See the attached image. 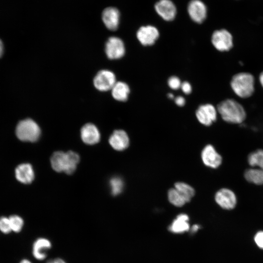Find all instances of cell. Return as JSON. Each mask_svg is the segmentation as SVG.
<instances>
[{
  "label": "cell",
  "instance_id": "30bf717a",
  "mask_svg": "<svg viewBox=\"0 0 263 263\" xmlns=\"http://www.w3.org/2000/svg\"><path fill=\"white\" fill-rule=\"evenodd\" d=\"M159 36L158 30L153 26L141 27L136 33V37L144 46H150L154 44Z\"/></svg>",
  "mask_w": 263,
  "mask_h": 263
},
{
  "label": "cell",
  "instance_id": "4dcf8cb0",
  "mask_svg": "<svg viewBox=\"0 0 263 263\" xmlns=\"http://www.w3.org/2000/svg\"><path fill=\"white\" fill-rule=\"evenodd\" d=\"M175 102L177 105L180 107L183 106L186 103L185 99L181 96H178L174 99Z\"/></svg>",
  "mask_w": 263,
  "mask_h": 263
},
{
  "label": "cell",
  "instance_id": "f1b7e54d",
  "mask_svg": "<svg viewBox=\"0 0 263 263\" xmlns=\"http://www.w3.org/2000/svg\"><path fill=\"white\" fill-rule=\"evenodd\" d=\"M254 240L257 245L263 249V231H259L255 235Z\"/></svg>",
  "mask_w": 263,
  "mask_h": 263
},
{
  "label": "cell",
  "instance_id": "4316f807",
  "mask_svg": "<svg viewBox=\"0 0 263 263\" xmlns=\"http://www.w3.org/2000/svg\"><path fill=\"white\" fill-rule=\"evenodd\" d=\"M0 232L5 235L12 232L9 217L6 216L0 217Z\"/></svg>",
  "mask_w": 263,
  "mask_h": 263
},
{
  "label": "cell",
  "instance_id": "f546056e",
  "mask_svg": "<svg viewBox=\"0 0 263 263\" xmlns=\"http://www.w3.org/2000/svg\"><path fill=\"white\" fill-rule=\"evenodd\" d=\"M180 88L185 94H189L192 91V87L190 84L187 81H184L182 83Z\"/></svg>",
  "mask_w": 263,
  "mask_h": 263
},
{
  "label": "cell",
  "instance_id": "ba28073f",
  "mask_svg": "<svg viewBox=\"0 0 263 263\" xmlns=\"http://www.w3.org/2000/svg\"><path fill=\"white\" fill-rule=\"evenodd\" d=\"M195 114L200 123L209 126L216 120L217 110L211 104H203L197 109Z\"/></svg>",
  "mask_w": 263,
  "mask_h": 263
},
{
  "label": "cell",
  "instance_id": "cb8c5ba5",
  "mask_svg": "<svg viewBox=\"0 0 263 263\" xmlns=\"http://www.w3.org/2000/svg\"><path fill=\"white\" fill-rule=\"evenodd\" d=\"M169 201L176 207H182L186 203L180 194L175 188H170L168 193Z\"/></svg>",
  "mask_w": 263,
  "mask_h": 263
},
{
  "label": "cell",
  "instance_id": "ac0fdd59",
  "mask_svg": "<svg viewBox=\"0 0 263 263\" xmlns=\"http://www.w3.org/2000/svg\"><path fill=\"white\" fill-rule=\"evenodd\" d=\"M15 176L20 182L28 184L34 179V172L32 166L28 163L21 164L16 168Z\"/></svg>",
  "mask_w": 263,
  "mask_h": 263
},
{
  "label": "cell",
  "instance_id": "4fadbf2b",
  "mask_svg": "<svg viewBox=\"0 0 263 263\" xmlns=\"http://www.w3.org/2000/svg\"><path fill=\"white\" fill-rule=\"evenodd\" d=\"M157 14L164 20H172L176 14V8L170 0H160L155 4Z\"/></svg>",
  "mask_w": 263,
  "mask_h": 263
},
{
  "label": "cell",
  "instance_id": "52a82bcc",
  "mask_svg": "<svg viewBox=\"0 0 263 263\" xmlns=\"http://www.w3.org/2000/svg\"><path fill=\"white\" fill-rule=\"evenodd\" d=\"M116 82L114 73L106 70L99 71L94 79V86L100 91L111 90Z\"/></svg>",
  "mask_w": 263,
  "mask_h": 263
},
{
  "label": "cell",
  "instance_id": "44dd1931",
  "mask_svg": "<svg viewBox=\"0 0 263 263\" xmlns=\"http://www.w3.org/2000/svg\"><path fill=\"white\" fill-rule=\"evenodd\" d=\"M188 217L185 214H180L174 220L169 226V230L173 233H181L189 229Z\"/></svg>",
  "mask_w": 263,
  "mask_h": 263
},
{
  "label": "cell",
  "instance_id": "2e32d148",
  "mask_svg": "<svg viewBox=\"0 0 263 263\" xmlns=\"http://www.w3.org/2000/svg\"><path fill=\"white\" fill-rule=\"evenodd\" d=\"M81 137L86 144L93 145L100 140V133L96 127L92 123H87L81 129Z\"/></svg>",
  "mask_w": 263,
  "mask_h": 263
},
{
  "label": "cell",
  "instance_id": "e0dca14e",
  "mask_svg": "<svg viewBox=\"0 0 263 263\" xmlns=\"http://www.w3.org/2000/svg\"><path fill=\"white\" fill-rule=\"evenodd\" d=\"M51 247L50 241L44 238L37 239L33 243L32 254L35 259L43 260L47 256V251Z\"/></svg>",
  "mask_w": 263,
  "mask_h": 263
},
{
  "label": "cell",
  "instance_id": "83f0119b",
  "mask_svg": "<svg viewBox=\"0 0 263 263\" xmlns=\"http://www.w3.org/2000/svg\"><path fill=\"white\" fill-rule=\"evenodd\" d=\"M169 86L173 90H177L181 87V82L180 79L176 76L170 77L168 80Z\"/></svg>",
  "mask_w": 263,
  "mask_h": 263
},
{
  "label": "cell",
  "instance_id": "8d00e7d4",
  "mask_svg": "<svg viewBox=\"0 0 263 263\" xmlns=\"http://www.w3.org/2000/svg\"><path fill=\"white\" fill-rule=\"evenodd\" d=\"M168 96L170 99H172L174 98V95L171 93L168 94Z\"/></svg>",
  "mask_w": 263,
  "mask_h": 263
},
{
  "label": "cell",
  "instance_id": "603a6c76",
  "mask_svg": "<svg viewBox=\"0 0 263 263\" xmlns=\"http://www.w3.org/2000/svg\"><path fill=\"white\" fill-rule=\"evenodd\" d=\"M174 187L186 203L189 202L194 195L195 191L193 188L186 183L177 182L175 184Z\"/></svg>",
  "mask_w": 263,
  "mask_h": 263
},
{
  "label": "cell",
  "instance_id": "7402d4cb",
  "mask_svg": "<svg viewBox=\"0 0 263 263\" xmlns=\"http://www.w3.org/2000/svg\"><path fill=\"white\" fill-rule=\"evenodd\" d=\"M247 162L250 167L263 169V149H258L250 152L247 157Z\"/></svg>",
  "mask_w": 263,
  "mask_h": 263
},
{
  "label": "cell",
  "instance_id": "836d02e7",
  "mask_svg": "<svg viewBox=\"0 0 263 263\" xmlns=\"http://www.w3.org/2000/svg\"><path fill=\"white\" fill-rule=\"evenodd\" d=\"M259 80L261 85H262V87L263 88V71L260 74L259 76Z\"/></svg>",
  "mask_w": 263,
  "mask_h": 263
},
{
  "label": "cell",
  "instance_id": "7c38bea8",
  "mask_svg": "<svg viewBox=\"0 0 263 263\" xmlns=\"http://www.w3.org/2000/svg\"><path fill=\"white\" fill-rule=\"evenodd\" d=\"M188 11L192 20L198 23L203 22L207 17V7L200 0H191L188 4Z\"/></svg>",
  "mask_w": 263,
  "mask_h": 263
},
{
  "label": "cell",
  "instance_id": "d4e9b609",
  "mask_svg": "<svg viewBox=\"0 0 263 263\" xmlns=\"http://www.w3.org/2000/svg\"><path fill=\"white\" fill-rule=\"evenodd\" d=\"M9 219L12 232L16 233L21 232L24 225L23 219L18 215H12Z\"/></svg>",
  "mask_w": 263,
  "mask_h": 263
},
{
  "label": "cell",
  "instance_id": "484cf974",
  "mask_svg": "<svg viewBox=\"0 0 263 263\" xmlns=\"http://www.w3.org/2000/svg\"><path fill=\"white\" fill-rule=\"evenodd\" d=\"M111 192L113 195H117L120 193L123 188L124 184L121 178L118 177L112 178L110 181Z\"/></svg>",
  "mask_w": 263,
  "mask_h": 263
},
{
  "label": "cell",
  "instance_id": "8fae6325",
  "mask_svg": "<svg viewBox=\"0 0 263 263\" xmlns=\"http://www.w3.org/2000/svg\"><path fill=\"white\" fill-rule=\"evenodd\" d=\"M201 157L204 164L212 169L218 168L222 163V157L214 147L210 144L207 145L203 149Z\"/></svg>",
  "mask_w": 263,
  "mask_h": 263
},
{
  "label": "cell",
  "instance_id": "d6986e66",
  "mask_svg": "<svg viewBox=\"0 0 263 263\" xmlns=\"http://www.w3.org/2000/svg\"><path fill=\"white\" fill-rule=\"evenodd\" d=\"M244 177L246 181L254 185H263V169L250 167L244 172Z\"/></svg>",
  "mask_w": 263,
  "mask_h": 263
},
{
  "label": "cell",
  "instance_id": "d6a6232c",
  "mask_svg": "<svg viewBox=\"0 0 263 263\" xmlns=\"http://www.w3.org/2000/svg\"><path fill=\"white\" fill-rule=\"evenodd\" d=\"M3 52V45L2 41L0 39V57L1 56Z\"/></svg>",
  "mask_w": 263,
  "mask_h": 263
},
{
  "label": "cell",
  "instance_id": "5bb4252c",
  "mask_svg": "<svg viewBox=\"0 0 263 263\" xmlns=\"http://www.w3.org/2000/svg\"><path fill=\"white\" fill-rule=\"evenodd\" d=\"M102 18L105 25L109 29L115 30L117 29L120 13L117 8L113 7L105 8L102 12Z\"/></svg>",
  "mask_w": 263,
  "mask_h": 263
},
{
  "label": "cell",
  "instance_id": "d590c367",
  "mask_svg": "<svg viewBox=\"0 0 263 263\" xmlns=\"http://www.w3.org/2000/svg\"><path fill=\"white\" fill-rule=\"evenodd\" d=\"M199 228V226L198 225H194L192 227V231L194 232L197 230Z\"/></svg>",
  "mask_w": 263,
  "mask_h": 263
},
{
  "label": "cell",
  "instance_id": "9c48e42d",
  "mask_svg": "<svg viewBox=\"0 0 263 263\" xmlns=\"http://www.w3.org/2000/svg\"><path fill=\"white\" fill-rule=\"evenodd\" d=\"M105 52L110 59H116L121 58L125 53L123 41L118 37H110L106 42Z\"/></svg>",
  "mask_w": 263,
  "mask_h": 263
},
{
  "label": "cell",
  "instance_id": "9a60e30c",
  "mask_svg": "<svg viewBox=\"0 0 263 263\" xmlns=\"http://www.w3.org/2000/svg\"><path fill=\"white\" fill-rule=\"evenodd\" d=\"M109 143L116 150H123L129 145V138L123 130H115L109 138Z\"/></svg>",
  "mask_w": 263,
  "mask_h": 263
},
{
  "label": "cell",
  "instance_id": "8992f818",
  "mask_svg": "<svg viewBox=\"0 0 263 263\" xmlns=\"http://www.w3.org/2000/svg\"><path fill=\"white\" fill-rule=\"evenodd\" d=\"M214 199L216 203L223 209L232 210L237 204V197L231 189L223 188L215 193Z\"/></svg>",
  "mask_w": 263,
  "mask_h": 263
},
{
  "label": "cell",
  "instance_id": "277c9868",
  "mask_svg": "<svg viewBox=\"0 0 263 263\" xmlns=\"http://www.w3.org/2000/svg\"><path fill=\"white\" fill-rule=\"evenodd\" d=\"M17 137L22 141L36 142L40 135V129L37 123L31 119L20 121L16 129Z\"/></svg>",
  "mask_w": 263,
  "mask_h": 263
},
{
  "label": "cell",
  "instance_id": "3957f363",
  "mask_svg": "<svg viewBox=\"0 0 263 263\" xmlns=\"http://www.w3.org/2000/svg\"><path fill=\"white\" fill-rule=\"evenodd\" d=\"M254 76L248 73H238L232 77L230 86L234 93L239 97L246 98L254 92Z\"/></svg>",
  "mask_w": 263,
  "mask_h": 263
},
{
  "label": "cell",
  "instance_id": "6da1fadb",
  "mask_svg": "<svg viewBox=\"0 0 263 263\" xmlns=\"http://www.w3.org/2000/svg\"><path fill=\"white\" fill-rule=\"evenodd\" d=\"M217 110L223 120L228 123L241 124L246 117L243 106L233 99H227L221 102Z\"/></svg>",
  "mask_w": 263,
  "mask_h": 263
},
{
  "label": "cell",
  "instance_id": "1f68e13d",
  "mask_svg": "<svg viewBox=\"0 0 263 263\" xmlns=\"http://www.w3.org/2000/svg\"><path fill=\"white\" fill-rule=\"evenodd\" d=\"M46 263H66L64 260L60 258L54 259L49 260Z\"/></svg>",
  "mask_w": 263,
  "mask_h": 263
},
{
  "label": "cell",
  "instance_id": "ffe728a7",
  "mask_svg": "<svg viewBox=\"0 0 263 263\" xmlns=\"http://www.w3.org/2000/svg\"><path fill=\"white\" fill-rule=\"evenodd\" d=\"M111 90L112 95L115 100L125 101L128 99L130 89L127 83L122 81L116 82Z\"/></svg>",
  "mask_w": 263,
  "mask_h": 263
},
{
  "label": "cell",
  "instance_id": "7a4b0ae2",
  "mask_svg": "<svg viewBox=\"0 0 263 263\" xmlns=\"http://www.w3.org/2000/svg\"><path fill=\"white\" fill-rule=\"evenodd\" d=\"M79 161L78 154L71 150L67 152L56 151L51 157L53 169L58 172L64 171L68 174H72L75 171Z\"/></svg>",
  "mask_w": 263,
  "mask_h": 263
},
{
  "label": "cell",
  "instance_id": "e575fe53",
  "mask_svg": "<svg viewBox=\"0 0 263 263\" xmlns=\"http://www.w3.org/2000/svg\"><path fill=\"white\" fill-rule=\"evenodd\" d=\"M19 263H32L30 260L27 259H23L20 260Z\"/></svg>",
  "mask_w": 263,
  "mask_h": 263
},
{
  "label": "cell",
  "instance_id": "5b68a950",
  "mask_svg": "<svg viewBox=\"0 0 263 263\" xmlns=\"http://www.w3.org/2000/svg\"><path fill=\"white\" fill-rule=\"evenodd\" d=\"M213 46L220 52L230 50L233 47V37L227 30L222 29L214 31L211 36Z\"/></svg>",
  "mask_w": 263,
  "mask_h": 263
}]
</instances>
